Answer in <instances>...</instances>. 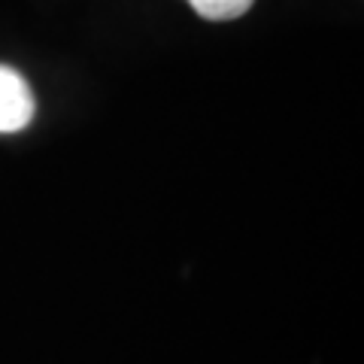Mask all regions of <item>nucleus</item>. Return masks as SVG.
Instances as JSON below:
<instances>
[{
	"instance_id": "1",
	"label": "nucleus",
	"mask_w": 364,
	"mask_h": 364,
	"mask_svg": "<svg viewBox=\"0 0 364 364\" xmlns=\"http://www.w3.org/2000/svg\"><path fill=\"white\" fill-rule=\"evenodd\" d=\"M33 112H37V100L28 79L13 67L0 64V134L25 131Z\"/></svg>"
},
{
	"instance_id": "2",
	"label": "nucleus",
	"mask_w": 364,
	"mask_h": 364,
	"mask_svg": "<svg viewBox=\"0 0 364 364\" xmlns=\"http://www.w3.org/2000/svg\"><path fill=\"white\" fill-rule=\"evenodd\" d=\"M191 9L207 21H231L252 9L255 0H188Z\"/></svg>"
}]
</instances>
